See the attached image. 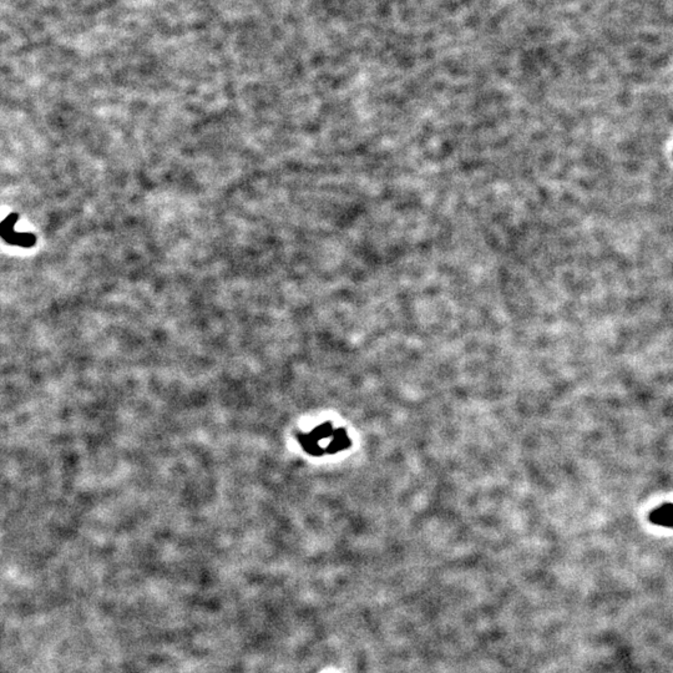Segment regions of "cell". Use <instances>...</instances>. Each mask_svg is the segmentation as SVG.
Returning a JSON list of instances; mask_svg holds the SVG:
<instances>
[{
    "mask_svg": "<svg viewBox=\"0 0 673 673\" xmlns=\"http://www.w3.org/2000/svg\"><path fill=\"white\" fill-rule=\"evenodd\" d=\"M650 521L659 526L665 528H673V504L665 503V504L654 509V512L650 514Z\"/></svg>",
    "mask_w": 673,
    "mask_h": 673,
    "instance_id": "obj_1",
    "label": "cell"
}]
</instances>
